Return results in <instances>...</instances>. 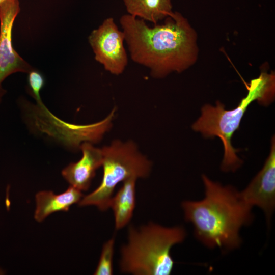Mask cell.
Masks as SVG:
<instances>
[{"instance_id":"5","label":"cell","mask_w":275,"mask_h":275,"mask_svg":"<svg viewBox=\"0 0 275 275\" xmlns=\"http://www.w3.org/2000/svg\"><path fill=\"white\" fill-rule=\"evenodd\" d=\"M103 154V176L98 187L84 196L79 205H94L104 211L110 207L117 185L130 177H147L152 168L151 162L138 150L132 141L116 140L101 148Z\"/></svg>"},{"instance_id":"12","label":"cell","mask_w":275,"mask_h":275,"mask_svg":"<svg viewBox=\"0 0 275 275\" xmlns=\"http://www.w3.org/2000/svg\"><path fill=\"white\" fill-rule=\"evenodd\" d=\"M128 14L155 24L171 15V0H123Z\"/></svg>"},{"instance_id":"6","label":"cell","mask_w":275,"mask_h":275,"mask_svg":"<svg viewBox=\"0 0 275 275\" xmlns=\"http://www.w3.org/2000/svg\"><path fill=\"white\" fill-rule=\"evenodd\" d=\"M124 41L123 31L119 29L112 17L105 19L89 37L95 60L106 71L116 75L122 73L128 64Z\"/></svg>"},{"instance_id":"3","label":"cell","mask_w":275,"mask_h":275,"mask_svg":"<svg viewBox=\"0 0 275 275\" xmlns=\"http://www.w3.org/2000/svg\"><path fill=\"white\" fill-rule=\"evenodd\" d=\"M186 237L180 226L166 227L150 222L139 228L131 226L128 241L121 248L120 269L133 275H169L174 261L171 250Z\"/></svg>"},{"instance_id":"1","label":"cell","mask_w":275,"mask_h":275,"mask_svg":"<svg viewBox=\"0 0 275 275\" xmlns=\"http://www.w3.org/2000/svg\"><path fill=\"white\" fill-rule=\"evenodd\" d=\"M120 23L132 60L149 68L153 77L182 72L197 60L196 32L178 12L153 27L128 14L121 17Z\"/></svg>"},{"instance_id":"14","label":"cell","mask_w":275,"mask_h":275,"mask_svg":"<svg viewBox=\"0 0 275 275\" xmlns=\"http://www.w3.org/2000/svg\"><path fill=\"white\" fill-rule=\"evenodd\" d=\"M28 81L31 92L38 105L41 106L43 105L40 95V90L44 83L43 77L39 72L32 70L29 72Z\"/></svg>"},{"instance_id":"11","label":"cell","mask_w":275,"mask_h":275,"mask_svg":"<svg viewBox=\"0 0 275 275\" xmlns=\"http://www.w3.org/2000/svg\"><path fill=\"white\" fill-rule=\"evenodd\" d=\"M136 180L135 177H130L123 181L122 187L111 199L109 208L114 213L116 230L123 228L132 217L135 205Z\"/></svg>"},{"instance_id":"10","label":"cell","mask_w":275,"mask_h":275,"mask_svg":"<svg viewBox=\"0 0 275 275\" xmlns=\"http://www.w3.org/2000/svg\"><path fill=\"white\" fill-rule=\"evenodd\" d=\"M80 190L70 186L64 193L56 195L51 191H41L35 196L36 208L34 218L43 221L50 214L61 211H67L73 204L79 203L82 198Z\"/></svg>"},{"instance_id":"8","label":"cell","mask_w":275,"mask_h":275,"mask_svg":"<svg viewBox=\"0 0 275 275\" xmlns=\"http://www.w3.org/2000/svg\"><path fill=\"white\" fill-rule=\"evenodd\" d=\"M241 199L249 207L257 206L269 223L275 206V142L272 138L269 155L261 171L248 186L239 192Z\"/></svg>"},{"instance_id":"4","label":"cell","mask_w":275,"mask_h":275,"mask_svg":"<svg viewBox=\"0 0 275 275\" xmlns=\"http://www.w3.org/2000/svg\"><path fill=\"white\" fill-rule=\"evenodd\" d=\"M246 87V96L235 108L226 110L219 101L216 102L215 106L206 104L202 108L201 116L192 126L193 130L201 132L205 138L217 136L221 140L224 150L221 167L224 171H234L241 164L242 161L237 155L238 150L233 147L231 139L252 102L257 100L261 104L268 105L273 101L274 76L262 73Z\"/></svg>"},{"instance_id":"13","label":"cell","mask_w":275,"mask_h":275,"mask_svg":"<svg viewBox=\"0 0 275 275\" xmlns=\"http://www.w3.org/2000/svg\"><path fill=\"white\" fill-rule=\"evenodd\" d=\"M115 238L112 237L103 245L100 259L94 272L95 275H111L113 273V259Z\"/></svg>"},{"instance_id":"2","label":"cell","mask_w":275,"mask_h":275,"mask_svg":"<svg viewBox=\"0 0 275 275\" xmlns=\"http://www.w3.org/2000/svg\"><path fill=\"white\" fill-rule=\"evenodd\" d=\"M205 197L184 201V217L194 228L196 237L208 248L232 250L239 246L240 229L252 220V208L232 187L224 186L202 176Z\"/></svg>"},{"instance_id":"15","label":"cell","mask_w":275,"mask_h":275,"mask_svg":"<svg viewBox=\"0 0 275 275\" xmlns=\"http://www.w3.org/2000/svg\"><path fill=\"white\" fill-rule=\"evenodd\" d=\"M4 0H0V4L4 1Z\"/></svg>"},{"instance_id":"9","label":"cell","mask_w":275,"mask_h":275,"mask_svg":"<svg viewBox=\"0 0 275 275\" xmlns=\"http://www.w3.org/2000/svg\"><path fill=\"white\" fill-rule=\"evenodd\" d=\"M80 148L82 153L81 159L70 163L62 174L70 186L82 191L88 189L96 170L102 166L103 154L101 148L94 147L89 142H85Z\"/></svg>"},{"instance_id":"7","label":"cell","mask_w":275,"mask_h":275,"mask_svg":"<svg viewBox=\"0 0 275 275\" xmlns=\"http://www.w3.org/2000/svg\"><path fill=\"white\" fill-rule=\"evenodd\" d=\"M20 10L19 0H4L0 4V101L5 93L2 87L5 78L16 72L33 70L12 45L13 25Z\"/></svg>"}]
</instances>
